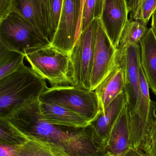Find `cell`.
<instances>
[{
    "label": "cell",
    "mask_w": 156,
    "mask_h": 156,
    "mask_svg": "<svg viewBox=\"0 0 156 156\" xmlns=\"http://www.w3.org/2000/svg\"><path fill=\"white\" fill-rule=\"evenodd\" d=\"M9 120L17 130L59 145L71 156H103L107 151L91 125L75 132L73 130L77 129L56 126L43 120L38 98L18 106Z\"/></svg>",
    "instance_id": "obj_1"
},
{
    "label": "cell",
    "mask_w": 156,
    "mask_h": 156,
    "mask_svg": "<svg viewBox=\"0 0 156 156\" xmlns=\"http://www.w3.org/2000/svg\"><path fill=\"white\" fill-rule=\"evenodd\" d=\"M48 88L45 80L24 65L0 80V117L6 118L25 102L39 98Z\"/></svg>",
    "instance_id": "obj_2"
},
{
    "label": "cell",
    "mask_w": 156,
    "mask_h": 156,
    "mask_svg": "<svg viewBox=\"0 0 156 156\" xmlns=\"http://www.w3.org/2000/svg\"><path fill=\"white\" fill-rule=\"evenodd\" d=\"M0 43L24 55L51 45L40 31L15 11L0 22Z\"/></svg>",
    "instance_id": "obj_3"
},
{
    "label": "cell",
    "mask_w": 156,
    "mask_h": 156,
    "mask_svg": "<svg viewBox=\"0 0 156 156\" xmlns=\"http://www.w3.org/2000/svg\"><path fill=\"white\" fill-rule=\"evenodd\" d=\"M32 69L51 87L72 86L70 79V55L52 46L25 55Z\"/></svg>",
    "instance_id": "obj_4"
},
{
    "label": "cell",
    "mask_w": 156,
    "mask_h": 156,
    "mask_svg": "<svg viewBox=\"0 0 156 156\" xmlns=\"http://www.w3.org/2000/svg\"><path fill=\"white\" fill-rule=\"evenodd\" d=\"M39 101L67 108L83 115L91 123L101 112L95 91L76 86L48 87L39 97Z\"/></svg>",
    "instance_id": "obj_5"
},
{
    "label": "cell",
    "mask_w": 156,
    "mask_h": 156,
    "mask_svg": "<svg viewBox=\"0 0 156 156\" xmlns=\"http://www.w3.org/2000/svg\"><path fill=\"white\" fill-rule=\"evenodd\" d=\"M98 20L94 19L76 39L70 55V79L72 86L90 90Z\"/></svg>",
    "instance_id": "obj_6"
},
{
    "label": "cell",
    "mask_w": 156,
    "mask_h": 156,
    "mask_svg": "<svg viewBox=\"0 0 156 156\" xmlns=\"http://www.w3.org/2000/svg\"><path fill=\"white\" fill-rule=\"evenodd\" d=\"M139 78L140 95L134 111L129 115L131 147L137 149L156 121V101L150 99L149 85L141 65Z\"/></svg>",
    "instance_id": "obj_7"
},
{
    "label": "cell",
    "mask_w": 156,
    "mask_h": 156,
    "mask_svg": "<svg viewBox=\"0 0 156 156\" xmlns=\"http://www.w3.org/2000/svg\"><path fill=\"white\" fill-rule=\"evenodd\" d=\"M118 49L112 44L98 19L95 36L94 55L91 74V90H95L114 65Z\"/></svg>",
    "instance_id": "obj_8"
},
{
    "label": "cell",
    "mask_w": 156,
    "mask_h": 156,
    "mask_svg": "<svg viewBox=\"0 0 156 156\" xmlns=\"http://www.w3.org/2000/svg\"><path fill=\"white\" fill-rule=\"evenodd\" d=\"M80 0H63L59 23L51 46L71 55L75 45L79 16Z\"/></svg>",
    "instance_id": "obj_9"
},
{
    "label": "cell",
    "mask_w": 156,
    "mask_h": 156,
    "mask_svg": "<svg viewBox=\"0 0 156 156\" xmlns=\"http://www.w3.org/2000/svg\"><path fill=\"white\" fill-rule=\"evenodd\" d=\"M118 50V56L124 70L125 92L127 97L129 114L131 115L135 109L140 95V45H129L122 50Z\"/></svg>",
    "instance_id": "obj_10"
},
{
    "label": "cell",
    "mask_w": 156,
    "mask_h": 156,
    "mask_svg": "<svg viewBox=\"0 0 156 156\" xmlns=\"http://www.w3.org/2000/svg\"><path fill=\"white\" fill-rule=\"evenodd\" d=\"M7 121L12 133L20 139L19 144L13 145L18 156H71L61 146L42 137L23 133Z\"/></svg>",
    "instance_id": "obj_11"
},
{
    "label": "cell",
    "mask_w": 156,
    "mask_h": 156,
    "mask_svg": "<svg viewBox=\"0 0 156 156\" xmlns=\"http://www.w3.org/2000/svg\"><path fill=\"white\" fill-rule=\"evenodd\" d=\"M129 12L125 0H104L100 20L112 44L117 48Z\"/></svg>",
    "instance_id": "obj_12"
},
{
    "label": "cell",
    "mask_w": 156,
    "mask_h": 156,
    "mask_svg": "<svg viewBox=\"0 0 156 156\" xmlns=\"http://www.w3.org/2000/svg\"><path fill=\"white\" fill-rule=\"evenodd\" d=\"M41 118L53 125L73 129H84L91 122L83 115L61 105L40 101Z\"/></svg>",
    "instance_id": "obj_13"
},
{
    "label": "cell",
    "mask_w": 156,
    "mask_h": 156,
    "mask_svg": "<svg viewBox=\"0 0 156 156\" xmlns=\"http://www.w3.org/2000/svg\"><path fill=\"white\" fill-rule=\"evenodd\" d=\"M125 89L124 70L117 53L116 60L111 69L94 90L99 99L101 112L124 91Z\"/></svg>",
    "instance_id": "obj_14"
},
{
    "label": "cell",
    "mask_w": 156,
    "mask_h": 156,
    "mask_svg": "<svg viewBox=\"0 0 156 156\" xmlns=\"http://www.w3.org/2000/svg\"><path fill=\"white\" fill-rule=\"evenodd\" d=\"M130 147V116L126 104L112 127L107 139L106 149L115 156H122Z\"/></svg>",
    "instance_id": "obj_15"
},
{
    "label": "cell",
    "mask_w": 156,
    "mask_h": 156,
    "mask_svg": "<svg viewBox=\"0 0 156 156\" xmlns=\"http://www.w3.org/2000/svg\"><path fill=\"white\" fill-rule=\"evenodd\" d=\"M127 104V97L124 91L120 94L106 109L100 112L91 125L99 140L106 148L109 134L124 106Z\"/></svg>",
    "instance_id": "obj_16"
},
{
    "label": "cell",
    "mask_w": 156,
    "mask_h": 156,
    "mask_svg": "<svg viewBox=\"0 0 156 156\" xmlns=\"http://www.w3.org/2000/svg\"><path fill=\"white\" fill-rule=\"evenodd\" d=\"M141 64L149 88L156 95V38L148 28L139 44Z\"/></svg>",
    "instance_id": "obj_17"
},
{
    "label": "cell",
    "mask_w": 156,
    "mask_h": 156,
    "mask_svg": "<svg viewBox=\"0 0 156 156\" xmlns=\"http://www.w3.org/2000/svg\"><path fill=\"white\" fill-rule=\"evenodd\" d=\"M15 11L24 17L48 39L36 0H16Z\"/></svg>",
    "instance_id": "obj_18"
},
{
    "label": "cell",
    "mask_w": 156,
    "mask_h": 156,
    "mask_svg": "<svg viewBox=\"0 0 156 156\" xmlns=\"http://www.w3.org/2000/svg\"><path fill=\"white\" fill-rule=\"evenodd\" d=\"M25 57L23 54L11 50L0 43V80L24 66Z\"/></svg>",
    "instance_id": "obj_19"
},
{
    "label": "cell",
    "mask_w": 156,
    "mask_h": 156,
    "mask_svg": "<svg viewBox=\"0 0 156 156\" xmlns=\"http://www.w3.org/2000/svg\"><path fill=\"white\" fill-rule=\"evenodd\" d=\"M148 29L141 22L129 19L121 35L117 49L122 50L129 45L139 44Z\"/></svg>",
    "instance_id": "obj_20"
},
{
    "label": "cell",
    "mask_w": 156,
    "mask_h": 156,
    "mask_svg": "<svg viewBox=\"0 0 156 156\" xmlns=\"http://www.w3.org/2000/svg\"><path fill=\"white\" fill-rule=\"evenodd\" d=\"M103 2L104 0H87L82 14L81 33L86 29L94 19L100 18Z\"/></svg>",
    "instance_id": "obj_21"
},
{
    "label": "cell",
    "mask_w": 156,
    "mask_h": 156,
    "mask_svg": "<svg viewBox=\"0 0 156 156\" xmlns=\"http://www.w3.org/2000/svg\"><path fill=\"white\" fill-rule=\"evenodd\" d=\"M156 9V0H144L139 5L132 20H136L147 25Z\"/></svg>",
    "instance_id": "obj_22"
},
{
    "label": "cell",
    "mask_w": 156,
    "mask_h": 156,
    "mask_svg": "<svg viewBox=\"0 0 156 156\" xmlns=\"http://www.w3.org/2000/svg\"><path fill=\"white\" fill-rule=\"evenodd\" d=\"M139 150L147 156H156V121L144 138Z\"/></svg>",
    "instance_id": "obj_23"
},
{
    "label": "cell",
    "mask_w": 156,
    "mask_h": 156,
    "mask_svg": "<svg viewBox=\"0 0 156 156\" xmlns=\"http://www.w3.org/2000/svg\"><path fill=\"white\" fill-rule=\"evenodd\" d=\"M63 4V0H50V23L52 41L59 23Z\"/></svg>",
    "instance_id": "obj_24"
},
{
    "label": "cell",
    "mask_w": 156,
    "mask_h": 156,
    "mask_svg": "<svg viewBox=\"0 0 156 156\" xmlns=\"http://www.w3.org/2000/svg\"><path fill=\"white\" fill-rule=\"evenodd\" d=\"M39 7L40 14L44 22L46 33L47 37L51 44L52 36L50 23V0H36Z\"/></svg>",
    "instance_id": "obj_25"
},
{
    "label": "cell",
    "mask_w": 156,
    "mask_h": 156,
    "mask_svg": "<svg viewBox=\"0 0 156 156\" xmlns=\"http://www.w3.org/2000/svg\"><path fill=\"white\" fill-rule=\"evenodd\" d=\"M16 0H0V22L13 12L16 7Z\"/></svg>",
    "instance_id": "obj_26"
},
{
    "label": "cell",
    "mask_w": 156,
    "mask_h": 156,
    "mask_svg": "<svg viewBox=\"0 0 156 156\" xmlns=\"http://www.w3.org/2000/svg\"><path fill=\"white\" fill-rule=\"evenodd\" d=\"M0 156H19L13 146L1 144Z\"/></svg>",
    "instance_id": "obj_27"
},
{
    "label": "cell",
    "mask_w": 156,
    "mask_h": 156,
    "mask_svg": "<svg viewBox=\"0 0 156 156\" xmlns=\"http://www.w3.org/2000/svg\"><path fill=\"white\" fill-rule=\"evenodd\" d=\"M144 1V0H131L130 3L127 5L128 11L130 13V19H132L139 5Z\"/></svg>",
    "instance_id": "obj_28"
},
{
    "label": "cell",
    "mask_w": 156,
    "mask_h": 156,
    "mask_svg": "<svg viewBox=\"0 0 156 156\" xmlns=\"http://www.w3.org/2000/svg\"><path fill=\"white\" fill-rule=\"evenodd\" d=\"M80 6L79 16L78 23V28L77 31V36L76 39L81 33V28L82 21V14H83V9L84 5L86 3L87 0H80Z\"/></svg>",
    "instance_id": "obj_29"
},
{
    "label": "cell",
    "mask_w": 156,
    "mask_h": 156,
    "mask_svg": "<svg viewBox=\"0 0 156 156\" xmlns=\"http://www.w3.org/2000/svg\"><path fill=\"white\" fill-rule=\"evenodd\" d=\"M122 156H147L139 149L130 147Z\"/></svg>",
    "instance_id": "obj_30"
},
{
    "label": "cell",
    "mask_w": 156,
    "mask_h": 156,
    "mask_svg": "<svg viewBox=\"0 0 156 156\" xmlns=\"http://www.w3.org/2000/svg\"><path fill=\"white\" fill-rule=\"evenodd\" d=\"M151 28L156 38V9L152 16V23Z\"/></svg>",
    "instance_id": "obj_31"
},
{
    "label": "cell",
    "mask_w": 156,
    "mask_h": 156,
    "mask_svg": "<svg viewBox=\"0 0 156 156\" xmlns=\"http://www.w3.org/2000/svg\"><path fill=\"white\" fill-rule=\"evenodd\" d=\"M103 156H115L114 154L112 153H111V152H109V151H107L106 154L104 155Z\"/></svg>",
    "instance_id": "obj_32"
},
{
    "label": "cell",
    "mask_w": 156,
    "mask_h": 156,
    "mask_svg": "<svg viewBox=\"0 0 156 156\" xmlns=\"http://www.w3.org/2000/svg\"><path fill=\"white\" fill-rule=\"evenodd\" d=\"M126 2V3H127V5H128L130 3V2H131V0H125Z\"/></svg>",
    "instance_id": "obj_33"
}]
</instances>
